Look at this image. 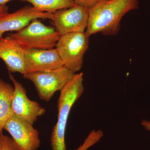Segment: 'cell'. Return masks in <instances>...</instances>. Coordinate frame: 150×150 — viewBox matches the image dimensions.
<instances>
[{
	"label": "cell",
	"instance_id": "obj_1",
	"mask_svg": "<svg viewBox=\"0 0 150 150\" xmlns=\"http://www.w3.org/2000/svg\"><path fill=\"white\" fill-rule=\"evenodd\" d=\"M139 0H98L88 9L86 35L100 33L105 35H118L122 18L130 11L138 8Z\"/></svg>",
	"mask_w": 150,
	"mask_h": 150
},
{
	"label": "cell",
	"instance_id": "obj_2",
	"mask_svg": "<svg viewBox=\"0 0 150 150\" xmlns=\"http://www.w3.org/2000/svg\"><path fill=\"white\" fill-rule=\"evenodd\" d=\"M83 74H76L60 91L58 101V120L53 128L51 138L52 150H67L65 135L70 111L82 94Z\"/></svg>",
	"mask_w": 150,
	"mask_h": 150
},
{
	"label": "cell",
	"instance_id": "obj_3",
	"mask_svg": "<svg viewBox=\"0 0 150 150\" xmlns=\"http://www.w3.org/2000/svg\"><path fill=\"white\" fill-rule=\"evenodd\" d=\"M24 50L54 48L61 37L54 28L43 24L40 19L32 21L23 29L8 34Z\"/></svg>",
	"mask_w": 150,
	"mask_h": 150
},
{
	"label": "cell",
	"instance_id": "obj_4",
	"mask_svg": "<svg viewBox=\"0 0 150 150\" xmlns=\"http://www.w3.org/2000/svg\"><path fill=\"white\" fill-rule=\"evenodd\" d=\"M88 44L89 37L85 32L61 36L56 47L64 67L75 74L79 71L83 65L84 56Z\"/></svg>",
	"mask_w": 150,
	"mask_h": 150
},
{
	"label": "cell",
	"instance_id": "obj_5",
	"mask_svg": "<svg viewBox=\"0 0 150 150\" xmlns=\"http://www.w3.org/2000/svg\"><path fill=\"white\" fill-rule=\"evenodd\" d=\"M75 74L63 67L56 69L27 73L23 76L33 83L40 99L49 101L54 93L61 91Z\"/></svg>",
	"mask_w": 150,
	"mask_h": 150
},
{
	"label": "cell",
	"instance_id": "obj_6",
	"mask_svg": "<svg viewBox=\"0 0 150 150\" xmlns=\"http://www.w3.org/2000/svg\"><path fill=\"white\" fill-rule=\"evenodd\" d=\"M53 25L60 35L85 32L88 20V9L76 5L53 13Z\"/></svg>",
	"mask_w": 150,
	"mask_h": 150
},
{
	"label": "cell",
	"instance_id": "obj_7",
	"mask_svg": "<svg viewBox=\"0 0 150 150\" xmlns=\"http://www.w3.org/2000/svg\"><path fill=\"white\" fill-rule=\"evenodd\" d=\"M4 129L8 132L18 150H37L40 145L39 134L31 124L13 115Z\"/></svg>",
	"mask_w": 150,
	"mask_h": 150
},
{
	"label": "cell",
	"instance_id": "obj_8",
	"mask_svg": "<svg viewBox=\"0 0 150 150\" xmlns=\"http://www.w3.org/2000/svg\"><path fill=\"white\" fill-rule=\"evenodd\" d=\"M9 78L13 83L14 90L12 108L14 115L33 124L38 117L45 114L46 110L38 103L28 98L25 89L9 72Z\"/></svg>",
	"mask_w": 150,
	"mask_h": 150
},
{
	"label": "cell",
	"instance_id": "obj_9",
	"mask_svg": "<svg viewBox=\"0 0 150 150\" xmlns=\"http://www.w3.org/2000/svg\"><path fill=\"white\" fill-rule=\"evenodd\" d=\"M53 13L38 10L33 6L24 7L0 18V38L6 32L23 29L32 21L37 19L52 20Z\"/></svg>",
	"mask_w": 150,
	"mask_h": 150
},
{
	"label": "cell",
	"instance_id": "obj_10",
	"mask_svg": "<svg viewBox=\"0 0 150 150\" xmlns=\"http://www.w3.org/2000/svg\"><path fill=\"white\" fill-rule=\"evenodd\" d=\"M25 59L26 74L56 69L64 67L56 48L25 50Z\"/></svg>",
	"mask_w": 150,
	"mask_h": 150
},
{
	"label": "cell",
	"instance_id": "obj_11",
	"mask_svg": "<svg viewBox=\"0 0 150 150\" xmlns=\"http://www.w3.org/2000/svg\"><path fill=\"white\" fill-rule=\"evenodd\" d=\"M0 59L4 62L9 72L26 74L25 51L8 35L0 38Z\"/></svg>",
	"mask_w": 150,
	"mask_h": 150
},
{
	"label": "cell",
	"instance_id": "obj_12",
	"mask_svg": "<svg viewBox=\"0 0 150 150\" xmlns=\"http://www.w3.org/2000/svg\"><path fill=\"white\" fill-rule=\"evenodd\" d=\"M14 87L0 79V131L14 115L12 108Z\"/></svg>",
	"mask_w": 150,
	"mask_h": 150
},
{
	"label": "cell",
	"instance_id": "obj_13",
	"mask_svg": "<svg viewBox=\"0 0 150 150\" xmlns=\"http://www.w3.org/2000/svg\"><path fill=\"white\" fill-rule=\"evenodd\" d=\"M27 2L38 10L54 13L60 10L69 8L76 5L73 0H20Z\"/></svg>",
	"mask_w": 150,
	"mask_h": 150
},
{
	"label": "cell",
	"instance_id": "obj_14",
	"mask_svg": "<svg viewBox=\"0 0 150 150\" xmlns=\"http://www.w3.org/2000/svg\"><path fill=\"white\" fill-rule=\"evenodd\" d=\"M103 136V133L102 130H93L86 138L82 144L76 150H87L99 142Z\"/></svg>",
	"mask_w": 150,
	"mask_h": 150
},
{
	"label": "cell",
	"instance_id": "obj_15",
	"mask_svg": "<svg viewBox=\"0 0 150 150\" xmlns=\"http://www.w3.org/2000/svg\"><path fill=\"white\" fill-rule=\"evenodd\" d=\"M0 150H18L11 137L0 131Z\"/></svg>",
	"mask_w": 150,
	"mask_h": 150
},
{
	"label": "cell",
	"instance_id": "obj_16",
	"mask_svg": "<svg viewBox=\"0 0 150 150\" xmlns=\"http://www.w3.org/2000/svg\"><path fill=\"white\" fill-rule=\"evenodd\" d=\"M76 5L90 8L94 5L98 0H73Z\"/></svg>",
	"mask_w": 150,
	"mask_h": 150
},
{
	"label": "cell",
	"instance_id": "obj_17",
	"mask_svg": "<svg viewBox=\"0 0 150 150\" xmlns=\"http://www.w3.org/2000/svg\"><path fill=\"white\" fill-rule=\"evenodd\" d=\"M8 8L7 6L0 5V18L8 13Z\"/></svg>",
	"mask_w": 150,
	"mask_h": 150
},
{
	"label": "cell",
	"instance_id": "obj_18",
	"mask_svg": "<svg viewBox=\"0 0 150 150\" xmlns=\"http://www.w3.org/2000/svg\"><path fill=\"white\" fill-rule=\"evenodd\" d=\"M142 125L146 130L150 131V121L143 119L142 121Z\"/></svg>",
	"mask_w": 150,
	"mask_h": 150
},
{
	"label": "cell",
	"instance_id": "obj_19",
	"mask_svg": "<svg viewBox=\"0 0 150 150\" xmlns=\"http://www.w3.org/2000/svg\"><path fill=\"white\" fill-rule=\"evenodd\" d=\"M13 0H0V5L5 6L6 5L7 3Z\"/></svg>",
	"mask_w": 150,
	"mask_h": 150
}]
</instances>
